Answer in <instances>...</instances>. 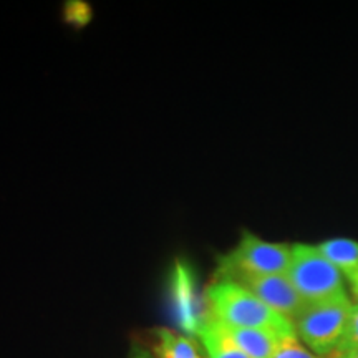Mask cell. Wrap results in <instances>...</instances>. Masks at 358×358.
Listing matches in <instances>:
<instances>
[{"instance_id":"9c48e42d","label":"cell","mask_w":358,"mask_h":358,"mask_svg":"<svg viewBox=\"0 0 358 358\" xmlns=\"http://www.w3.org/2000/svg\"><path fill=\"white\" fill-rule=\"evenodd\" d=\"M155 335V358H204L196 343L186 335L169 329H156Z\"/></svg>"},{"instance_id":"7c38bea8","label":"cell","mask_w":358,"mask_h":358,"mask_svg":"<svg viewBox=\"0 0 358 358\" xmlns=\"http://www.w3.org/2000/svg\"><path fill=\"white\" fill-rule=\"evenodd\" d=\"M347 280H348V284H350V290H352L353 297H355V301L358 303V268H355L352 274L347 275Z\"/></svg>"},{"instance_id":"7a4b0ae2","label":"cell","mask_w":358,"mask_h":358,"mask_svg":"<svg viewBox=\"0 0 358 358\" xmlns=\"http://www.w3.org/2000/svg\"><path fill=\"white\" fill-rule=\"evenodd\" d=\"M287 277L307 303L348 297L343 274L322 256L317 245L294 244Z\"/></svg>"},{"instance_id":"4fadbf2b","label":"cell","mask_w":358,"mask_h":358,"mask_svg":"<svg viewBox=\"0 0 358 358\" xmlns=\"http://www.w3.org/2000/svg\"><path fill=\"white\" fill-rule=\"evenodd\" d=\"M131 358H155V355H151V353H148L145 350H140L134 353V355H131Z\"/></svg>"},{"instance_id":"5b68a950","label":"cell","mask_w":358,"mask_h":358,"mask_svg":"<svg viewBox=\"0 0 358 358\" xmlns=\"http://www.w3.org/2000/svg\"><path fill=\"white\" fill-rule=\"evenodd\" d=\"M249 289L254 295H257L261 301L279 312L280 315L295 320V317L307 307V302L301 297L297 289L290 282L287 274L274 275H244L232 279Z\"/></svg>"},{"instance_id":"8992f818","label":"cell","mask_w":358,"mask_h":358,"mask_svg":"<svg viewBox=\"0 0 358 358\" xmlns=\"http://www.w3.org/2000/svg\"><path fill=\"white\" fill-rule=\"evenodd\" d=\"M221 325L232 338V342L249 358H272L282 338L289 337V335L268 332V330L239 329V327H229L224 324Z\"/></svg>"},{"instance_id":"6da1fadb","label":"cell","mask_w":358,"mask_h":358,"mask_svg":"<svg viewBox=\"0 0 358 358\" xmlns=\"http://www.w3.org/2000/svg\"><path fill=\"white\" fill-rule=\"evenodd\" d=\"M208 303L211 315L224 325L297 335L292 320L272 310L257 295L232 279L221 277L214 282L208 289Z\"/></svg>"},{"instance_id":"ba28073f","label":"cell","mask_w":358,"mask_h":358,"mask_svg":"<svg viewBox=\"0 0 358 358\" xmlns=\"http://www.w3.org/2000/svg\"><path fill=\"white\" fill-rule=\"evenodd\" d=\"M317 249L338 272H342L343 277L358 268V241L345 239V237L327 239L317 244Z\"/></svg>"},{"instance_id":"8fae6325","label":"cell","mask_w":358,"mask_h":358,"mask_svg":"<svg viewBox=\"0 0 358 358\" xmlns=\"http://www.w3.org/2000/svg\"><path fill=\"white\" fill-rule=\"evenodd\" d=\"M272 358H320L315 353L308 350L303 343L299 340L297 335H289L282 338V342L277 347Z\"/></svg>"},{"instance_id":"277c9868","label":"cell","mask_w":358,"mask_h":358,"mask_svg":"<svg viewBox=\"0 0 358 358\" xmlns=\"http://www.w3.org/2000/svg\"><path fill=\"white\" fill-rule=\"evenodd\" d=\"M292 259L287 244L268 243L252 232H244L234 249L222 259L221 277L237 279L244 275L285 274Z\"/></svg>"},{"instance_id":"52a82bcc","label":"cell","mask_w":358,"mask_h":358,"mask_svg":"<svg viewBox=\"0 0 358 358\" xmlns=\"http://www.w3.org/2000/svg\"><path fill=\"white\" fill-rule=\"evenodd\" d=\"M196 332H198L201 343L208 353V358H249L232 342L221 322L214 319L211 313L199 322L196 327Z\"/></svg>"},{"instance_id":"3957f363","label":"cell","mask_w":358,"mask_h":358,"mask_svg":"<svg viewBox=\"0 0 358 358\" xmlns=\"http://www.w3.org/2000/svg\"><path fill=\"white\" fill-rule=\"evenodd\" d=\"M350 308L352 302L348 297L307 303L294 320L295 334L317 357L327 358L334 355L345 334Z\"/></svg>"},{"instance_id":"5bb4252c","label":"cell","mask_w":358,"mask_h":358,"mask_svg":"<svg viewBox=\"0 0 358 358\" xmlns=\"http://www.w3.org/2000/svg\"><path fill=\"white\" fill-rule=\"evenodd\" d=\"M327 358H358V352H352V353H345V355H330Z\"/></svg>"},{"instance_id":"30bf717a","label":"cell","mask_w":358,"mask_h":358,"mask_svg":"<svg viewBox=\"0 0 358 358\" xmlns=\"http://www.w3.org/2000/svg\"><path fill=\"white\" fill-rule=\"evenodd\" d=\"M352 352H358V303H352L345 334L334 355H345Z\"/></svg>"}]
</instances>
